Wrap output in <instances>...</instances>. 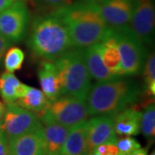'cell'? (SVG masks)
Returning a JSON list of instances; mask_svg holds the SVG:
<instances>
[{
	"instance_id": "29",
	"label": "cell",
	"mask_w": 155,
	"mask_h": 155,
	"mask_svg": "<svg viewBox=\"0 0 155 155\" xmlns=\"http://www.w3.org/2000/svg\"><path fill=\"white\" fill-rule=\"evenodd\" d=\"M16 0H0V11L5 10L6 7L11 5L13 2H15Z\"/></svg>"
},
{
	"instance_id": "6",
	"label": "cell",
	"mask_w": 155,
	"mask_h": 155,
	"mask_svg": "<svg viewBox=\"0 0 155 155\" xmlns=\"http://www.w3.org/2000/svg\"><path fill=\"white\" fill-rule=\"evenodd\" d=\"M38 116L42 125L54 122L71 128L87 121L90 116L85 100L62 95L51 102L48 108Z\"/></svg>"
},
{
	"instance_id": "27",
	"label": "cell",
	"mask_w": 155,
	"mask_h": 155,
	"mask_svg": "<svg viewBox=\"0 0 155 155\" xmlns=\"http://www.w3.org/2000/svg\"><path fill=\"white\" fill-rule=\"evenodd\" d=\"M0 155H10L9 140L0 127Z\"/></svg>"
},
{
	"instance_id": "1",
	"label": "cell",
	"mask_w": 155,
	"mask_h": 155,
	"mask_svg": "<svg viewBox=\"0 0 155 155\" xmlns=\"http://www.w3.org/2000/svg\"><path fill=\"white\" fill-rule=\"evenodd\" d=\"M66 25L72 48H84L100 42L109 29L97 4L78 0L53 11Z\"/></svg>"
},
{
	"instance_id": "18",
	"label": "cell",
	"mask_w": 155,
	"mask_h": 155,
	"mask_svg": "<svg viewBox=\"0 0 155 155\" xmlns=\"http://www.w3.org/2000/svg\"><path fill=\"white\" fill-rule=\"evenodd\" d=\"M69 130V127L54 122L43 124L45 155L59 154Z\"/></svg>"
},
{
	"instance_id": "20",
	"label": "cell",
	"mask_w": 155,
	"mask_h": 155,
	"mask_svg": "<svg viewBox=\"0 0 155 155\" xmlns=\"http://www.w3.org/2000/svg\"><path fill=\"white\" fill-rule=\"evenodd\" d=\"M20 84L21 82L13 72H5L0 75V97L5 104L16 103Z\"/></svg>"
},
{
	"instance_id": "32",
	"label": "cell",
	"mask_w": 155,
	"mask_h": 155,
	"mask_svg": "<svg viewBox=\"0 0 155 155\" xmlns=\"http://www.w3.org/2000/svg\"><path fill=\"white\" fill-rule=\"evenodd\" d=\"M84 1H86V2H89V3H92V4H99V3L104 1V0H84Z\"/></svg>"
},
{
	"instance_id": "15",
	"label": "cell",
	"mask_w": 155,
	"mask_h": 155,
	"mask_svg": "<svg viewBox=\"0 0 155 155\" xmlns=\"http://www.w3.org/2000/svg\"><path fill=\"white\" fill-rule=\"evenodd\" d=\"M84 49V57L89 74L97 82L110 79L115 76L105 67L101 55L100 42L89 46Z\"/></svg>"
},
{
	"instance_id": "13",
	"label": "cell",
	"mask_w": 155,
	"mask_h": 155,
	"mask_svg": "<svg viewBox=\"0 0 155 155\" xmlns=\"http://www.w3.org/2000/svg\"><path fill=\"white\" fill-rule=\"evenodd\" d=\"M88 120L70 128L58 155H87L86 136Z\"/></svg>"
},
{
	"instance_id": "17",
	"label": "cell",
	"mask_w": 155,
	"mask_h": 155,
	"mask_svg": "<svg viewBox=\"0 0 155 155\" xmlns=\"http://www.w3.org/2000/svg\"><path fill=\"white\" fill-rule=\"evenodd\" d=\"M141 112L127 108L114 116V129L116 134L124 136L137 135L140 133Z\"/></svg>"
},
{
	"instance_id": "12",
	"label": "cell",
	"mask_w": 155,
	"mask_h": 155,
	"mask_svg": "<svg viewBox=\"0 0 155 155\" xmlns=\"http://www.w3.org/2000/svg\"><path fill=\"white\" fill-rule=\"evenodd\" d=\"M10 155H45L43 125L36 130L9 140Z\"/></svg>"
},
{
	"instance_id": "8",
	"label": "cell",
	"mask_w": 155,
	"mask_h": 155,
	"mask_svg": "<svg viewBox=\"0 0 155 155\" xmlns=\"http://www.w3.org/2000/svg\"><path fill=\"white\" fill-rule=\"evenodd\" d=\"M42 127L37 114L25 110L17 104H6L0 127L8 140L32 132Z\"/></svg>"
},
{
	"instance_id": "25",
	"label": "cell",
	"mask_w": 155,
	"mask_h": 155,
	"mask_svg": "<svg viewBox=\"0 0 155 155\" xmlns=\"http://www.w3.org/2000/svg\"><path fill=\"white\" fill-rule=\"evenodd\" d=\"M35 5L44 10L55 11L71 4V0H33Z\"/></svg>"
},
{
	"instance_id": "22",
	"label": "cell",
	"mask_w": 155,
	"mask_h": 155,
	"mask_svg": "<svg viewBox=\"0 0 155 155\" xmlns=\"http://www.w3.org/2000/svg\"><path fill=\"white\" fill-rule=\"evenodd\" d=\"M24 58V54L21 48L17 47L9 48L6 51L4 61L6 72H14L20 70L22 67Z\"/></svg>"
},
{
	"instance_id": "2",
	"label": "cell",
	"mask_w": 155,
	"mask_h": 155,
	"mask_svg": "<svg viewBox=\"0 0 155 155\" xmlns=\"http://www.w3.org/2000/svg\"><path fill=\"white\" fill-rule=\"evenodd\" d=\"M141 89L127 76L114 77L91 86L86 97L89 116H115L139 101Z\"/></svg>"
},
{
	"instance_id": "3",
	"label": "cell",
	"mask_w": 155,
	"mask_h": 155,
	"mask_svg": "<svg viewBox=\"0 0 155 155\" xmlns=\"http://www.w3.org/2000/svg\"><path fill=\"white\" fill-rule=\"evenodd\" d=\"M27 42L34 55L47 61H56L72 48L66 25L54 11L34 19Z\"/></svg>"
},
{
	"instance_id": "24",
	"label": "cell",
	"mask_w": 155,
	"mask_h": 155,
	"mask_svg": "<svg viewBox=\"0 0 155 155\" xmlns=\"http://www.w3.org/2000/svg\"><path fill=\"white\" fill-rule=\"evenodd\" d=\"M116 144L118 149V155H131L135 150L140 147V144L138 141L130 136L117 140Z\"/></svg>"
},
{
	"instance_id": "23",
	"label": "cell",
	"mask_w": 155,
	"mask_h": 155,
	"mask_svg": "<svg viewBox=\"0 0 155 155\" xmlns=\"http://www.w3.org/2000/svg\"><path fill=\"white\" fill-rule=\"evenodd\" d=\"M142 72L144 73L146 91L150 96L155 95V55L154 53L149 54L145 62Z\"/></svg>"
},
{
	"instance_id": "7",
	"label": "cell",
	"mask_w": 155,
	"mask_h": 155,
	"mask_svg": "<svg viewBox=\"0 0 155 155\" xmlns=\"http://www.w3.org/2000/svg\"><path fill=\"white\" fill-rule=\"evenodd\" d=\"M29 22V11L22 0H16L0 11V35L11 43L21 41L26 36Z\"/></svg>"
},
{
	"instance_id": "30",
	"label": "cell",
	"mask_w": 155,
	"mask_h": 155,
	"mask_svg": "<svg viewBox=\"0 0 155 155\" xmlns=\"http://www.w3.org/2000/svg\"><path fill=\"white\" fill-rule=\"evenodd\" d=\"M131 155H147V150L140 147L139 149L135 150Z\"/></svg>"
},
{
	"instance_id": "33",
	"label": "cell",
	"mask_w": 155,
	"mask_h": 155,
	"mask_svg": "<svg viewBox=\"0 0 155 155\" xmlns=\"http://www.w3.org/2000/svg\"><path fill=\"white\" fill-rule=\"evenodd\" d=\"M87 155H102V154H99V153H96V152H94V151H91Z\"/></svg>"
},
{
	"instance_id": "4",
	"label": "cell",
	"mask_w": 155,
	"mask_h": 155,
	"mask_svg": "<svg viewBox=\"0 0 155 155\" xmlns=\"http://www.w3.org/2000/svg\"><path fill=\"white\" fill-rule=\"evenodd\" d=\"M53 62L59 78L61 96L86 100L91 87V78L85 65L83 48H72Z\"/></svg>"
},
{
	"instance_id": "26",
	"label": "cell",
	"mask_w": 155,
	"mask_h": 155,
	"mask_svg": "<svg viewBox=\"0 0 155 155\" xmlns=\"http://www.w3.org/2000/svg\"><path fill=\"white\" fill-rule=\"evenodd\" d=\"M102 155H118V149L116 143H104L96 147L92 150Z\"/></svg>"
},
{
	"instance_id": "11",
	"label": "cell",
	"mask_w": 155,
	"mask_h": 155,
	"mask_svg": "<svg viewBox=\"0 0 155 155\" xmlns=\"http://www.w3.org/2000/svg\"><path fill=\"white\" fill-rule=\"evenodd\" d=\"M104 21L110 28L129 25L134 8V0H104L97 4Z\"/></svg>"
},
{
	"instance_id": "5",
	"label": "cell",
	"mask_w": 155,
	"mask_h": 155,
	"mask_svg": "<svg viewBox=\"0 0 155 155\" xmlns=\"http://www.w3.org/2000/svg\"><path fill=\"white\" fill-rule=\"evenodd\" d=\"M110 30L116 40L125 76L132 77L140 74L147 57L145 44L128 26L110 28Z\"/></svg>"
},
{
	"instance_id": "21",
	"label": "cell",
	"mask_w": 155,
	"mask_h": 155,
	"mask_svg": "<svg viewBox=\"0 0 155 155\" xmlns=\"http://www.w3.org/2000/svg\"><path fill=\"white\" fill-rule=\"evenodd\" d=\"M140 132L147 140H152L155 136V106L154 103H150L141 113Z\"/></svg>"
},
{
	"instance_id": "10",
	"label": "cell",
	"mask_w": 155,
	"mask_h": 155,
	"mask_svg": "<svg viewBox=\"0 0 155 155\" xmlns=\"http://www.w3.org/2000/svg\"><path fill=\"white\" fill-rule=\"evenodd\" d=\"M117 137L114 129V116H96L88 120L86 147L88 153L96 147L104 143H116Z\"/></svg>"
},
{
	"instance_id": "31",
	"label": "cell",
	"mask_w": 155,
	"mask_h": 155,
	"mask_svg": "<svg viewBox=\"0 0 155 155\" xmlns=\"http://www.w3.org/2000/svg\"><path fill=\"white\" fill-rule=\"evenodd\" d=\"M5 107L4 105V104L1 102L0 100V121L2 120L3 116H4V114H5Z\"/></svg>"
},
{
	"instance_id": "28",
	"label": "cell",
	"mask_w": 155,
	"mask_h": 155,
	"mask_svg": "<svg viewBox=\"0 0 155 155\" xmlns=\"http://www.w3.org/2000/svg\"><path fill=\"white\" fill-rule=\"evenodd\" d=\"M11 42L9 40H7L3 35H0V62L2 61L3 57L5 54L6 51L11 47Z\"/></svg>"
},
{
	"instance_id": "14",
	"label": "cell",
	"mask_w": 155,
	"mask_h": 155,
	"mask_svg": "<svg viewBox=\"0 0 155 155\" xmlns=\"http://www.w3.org/2000/svg\"><path fill=\"white\" fill-rule=\"evenodd\" d=\"M38 79L41 91L50 102H54L61 95L60 81L53 61H43L38 69Z\"/></svg>"
},
{
	"instance_id": "34",
	"label": "cell",
	"mask_w": 155,
	"mask_h": 155,
	"mask_svg": "<svg viewBox=\"0 0 155 155\" xmlns=\"http://www.w3.org/2000/svg\"><path fill=\"white\" fill-rule=\"evenodd\" d=\"M150 155H155V152L154 151H153V153H151V154Z\"/></svg>"
},
{
	"instance_id": "9",
	"label": "cell",
	"mask_w": 155,
	"mask_h": 155,
	"mask_svg": "<svg viewBox=\"0 0 155 155\" xmlns=\"http://www.w3.org/2000/svg\"><path fill=\"white\" fill-rule=\"evenodd\" d=\"M128 27L143 44L152 45L154 41V0H134L133 13Z\"/></svg>"
},
{
	"instance_id": "19",
	"label": "cell",
	"mask_w": 155,
	"mask_h": 155,
	"mask_svg": "<svg viewBox=\"0 0 155 155\" xmlns=\"http://www.w3.org/2000/svg\"><path fill=\"white\" fill-rule=\"evenodd\" d=\"M15 104L25 110L40 115L48 108L51 102L41 90L28 85L25 92Z\"/></svg>"
},
{
	"instance_id": "16",
	"label": "cell",
	"mask_w": 155,
	"mask_h": 155,
	"mask_svg": "<svg viewBox=\"0 0 155 155\" xmlns=\"http://www.w3.org/2000/svg\"><path fill=\"white\" fill-rule=\"evenodd\" d=\"M101 55L107 69L115 76H125L121 63V57L116 40L111 35L110 28L104 39L100 41Z\"/></svg>"
}]
</instances>
